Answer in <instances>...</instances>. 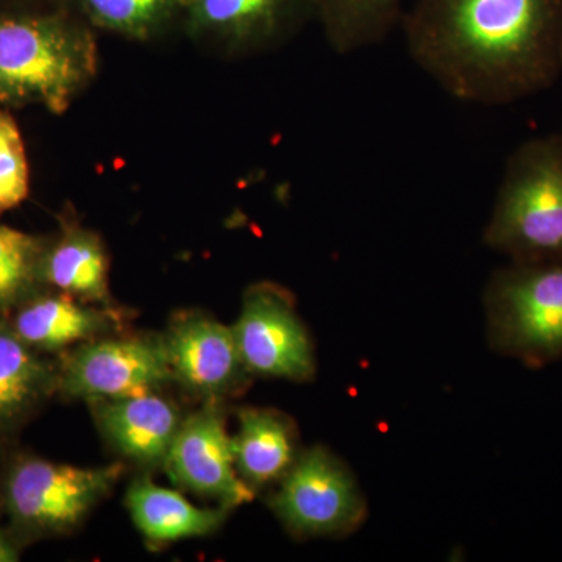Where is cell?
<instances>
[{"label": "cell", "instance_id": "cell-1", "mask_svg": "<svg viewBox=\"0 0 562 562\" xmlns=\"http://www.w3.org/2000/svg\"><path fill=\"white\" fill-rule=\"evenodd\" d=\"M402 24L413 61L461 102L506 105L562 74V0H413Z\"/></svg>", "mask_w": 562, "mask_h": 562}, {"label": "cell", "instance_id": "cell-2", "mask_svg": "<svg viewBox=\"0 0 562 562\" xmlns=\"http://www.w3.org/2000/svg\"><path fill=\"white\" fill-rule=\"evenodd\" d=\"M98 66L94 29L66 7L0 10V106L63 114Z\"/></svg>", "mask_w": 562, "mask_h": 562}, {"label": "cell", "instance_id": "cell-3", "mask_svg": "<svg viewBox=\"0 0 562 562\" xmlns=\"http://www.w3.org/2000/svg\"><path fill=\"white\" fill-rule=\"evenodd\" d=\"M484 244L513 261H562V135L527 140L509 157Z\"/></svg>", "mask_w": 562, "mask_h": 562}, {"label": "cell", "instance_id": "cell-4", "mask_svg": "<svg viewBox=\"0 0 562 562\" xmlns=\"http://www.w3.org/2000/svg\"><path fill=\"white\" fill-rule=\"evenodd\" d=\"M122 462L77 468L16 454L0 476V508L21 543L68 535L120 482Z\"/></svg>", "mask_w": 562, "mask_h": 562}, {"label": "cell", "instance_id": "cell-5", "mask_svg": "<svg viewBox=\"0 0 562 562\" xmlns=\"http://www.w3.org/2000/svg\"><path fill=\"white\" fill-rule=\"evenodd\" d=\"M484 305L495 350L531 366L562 358V261H513L487 283Z\"/></svg>", "mask_w": 562, "mask_h": 562}, {"label": "cell", "instance_id": "cell-6", "mask_svg": "<svg viewBox=\"0 0 562 562\" xmlns=\"http://www.w3.org/2000/svg\"><path fill=\"white\" fill-rule=\"evenodd\" d=\"M269 506L299 538L350 535L368 512L355 476L324 447L299 453Z\"/></svg>", "mask_w": 562, "mask_h": 562}, {"label": "cell", "instance_id": "cell-7", "mask_svg": "<svg viewBox=\"0 0 562 562\" xmlns=\"http://www.w3.org/2000/svg\"><path fill=\"white\" fill-rule=\"evenodd\" d=\"M171 382L161 336H102L79 344L58 362V392L90 403L150 394Z\"/></svg>", "mask_w": 562, "mask_h": 562}, {"label": "cell", "instance_id": "cell-8", "mask_svg": "<svg viewBox=\"0 0 562 562\" xmlns=\"http://www.w3.org/2000/svg\"><path fill=\"white\" fill-rule=\"evenodd\" d=\"M251 375L308 382L316 372L312 338L295 313L292 295L269 281L251 284L232 327Z\"/></svg>", "mask_w": 562, "mask_h": 562}, {"label": "cell", "instance_id": "cell-9", "mask_svg": "<svg viewBox=\"0 0 562 562\" xmlns=\"http://www.w3.org/2000/svg\"><path fill=\"white\" fill-rule=\"evenodd\" d=\"M316 20L314 0H187L181 27L233 57L273 49Z\"/></svg>", "mask_w": 562, "mask_h": 562}, {"label": "cell", "instance_id": "cell-10", "mask_svg": "<svg viewBox=\"0 0 562 562\" xmlns=\"http://www.w3.org/2000/svg\"><path fill=\"white\" fill-rule=\"evenodd\" d=\"M162 468L177 486L225 509L254 501L257 492L236 471L232 436L217 401H205L199 412L181 420Z\"/></svg>", "mask_w": 562, "mask_h": 562}, {"label": "cell", "instance_id": "cell-11", "mask_svg": "<svg viewBox=\"0 0 562 562\" xmlns=\"http://www.w3.org/2000/svg\"><path fill=\"white\" fill-rule=\"evenodd\" d=\"M173 382L217 401L236 395L249 384L232 327L202 313H181L161 336Z\"/></svg>", "mask_w": 562, "mask_h": 562}, {"label": "cell", "instance_id": "cell-12", "mask_svg": "<svg viewBox=\"0 0 562 562\" xmlns=\"http://www.w3.org/2000/svg\"><path fill=\"white\" fill-rule=\"evenodd\" d=\"M116 310L77 301L65 292L44 288L7 317L11 331L40 353H55L74 344L102 338L116 328Z\"/></svg>", "mask_w": 562, "mask_h": 562}, {"label": "cell", "instance_id": "cell-13", "mask_svg": "<svg viewBox=\"0 0 562 562\" xmlns=\"http://www.w3.org/2000/svg\"><path fill=\"white\" fill-rule=\"evenodd\" d=\"M91 405L102 435L122 457L144 468L165 465L183 420L176 403L158 391Z\"/></svg>", "mask_w": 562, "mask_h": 562}, {"label": "cell", "instance_id": "cell-14", "mask_svg": "<svg viewBox=\"0 0 562 562\" xmlns=\"http://www.w3.org/2000/svg\"><path fill=\"white\" fill-rule=\"evenodd\" d=\"M44 288L65 292L77 301L116 310L110 294V257L99 233L79 222H63L55 238L47 239L41 258Z\"/></svg>", "mask_w": 562, "mask_h": 562}, {"label": "cell", "instance_id": "cell-15", "mask_svg": "<svg viewBox=\"0 0 562 562\" xmlns=\"http://www.w3.org/2000/svg\"><path fill=\"white\" fill-rule=\"evenodd\" d=\"M58 392V364L0 321V439L20 430Z\"/></svg>", "mask_w": 562, "mask_h": 562}, {"label": "cell", "instance_id": "cell-16", "mask_svg": "<svg viewBox=\"0 0 562 562\" xmlns=\"http://www.w3.org/2000/svg\"><path fill=\"white\" fill-rule=\"evenodd\" d=\"M238 432L232 436L236 471L258 491L280 482L297 460V435L284 414L273 409L243 408Z\"/></svg>", "mask_w": 562, "mask_h": 562}, {"label": "cell", "instance_id": "cell-17", "mask_svg": "<svg viewBox=\"0 0 562 562\" xmlns=\"http://www.w3.org/2000/svg\"><path fill=\"white\" fill-rule=\"evenodd\" d=\"M125 505L133 524L151 543L202 538L220 530L228 509L198 508L183 495L157 486L150 479H136L128 486Z\"/></svg>", "mask_w": 562, "mask_h": 562}, {"label": "cell", "instance_id": "cell-18", "mask_svg": "<svg viewBox=\"0 0 562 562\" xmlns=\"http://www.w3.org/2000/svg\"><path fill=\"white\" fill-rule=\"evenodd\" d=\"M316 20L338 54L375 46L401 24L403 0H314Z\"/></svg>", "mask_w": 562, "mask_h": 562}, {"label": "cell", "instance_id": "cell-19", "mask_svg": "<svg viewBox=\"0 0 562 562\" xmlns=\"http://www.w3.org/2000/svg\"><path fill=\"white\" fill-rule=\"evenodd\" d=\"M94 31L132 41H151L183 22L187 0H65Z\"/></svg>", "mask_w": 562, "mask_h": 562}, {"label": "cell", "instance_id": "cell-20", "mask_svg": "<svg viewBox=\"0 0 562 562\" xmlns=\"http://www.w3.org/2000/svg\"><path fill=\"white\" fill-rule=\"evenodd\" d=\"M47 239L0 225V321L44 290L41 258Z\"/></svg>", "mask_w": 562, "mask_h": 562}, {"label": "cell", "instance_id": "cell-21", "mask_svg": "<svg viewBox=\"0 0 562 562\" xmlns=\"http://www.w3.org/2000/svg\"><path fill=\"white\" fill-rule=\"evenodd\" d=\"M31 192V171L20 125L0 109V214L20 206Z\"/></svg>", "mask_w": 562, "mask_h": 562}, {"label": "cell", "instance_id": "cell-22", "mask_svg": "<svg viewBox=\"0 0 562 562\" xmlns=\"http://www.w3.org/2000/svg\"><path fill=\"white\" fill-rule=\"evenodd\" d=\"M2 508H0V562L20 561L21 542L13 532L2 525Z\"/></svg>", "mask_w": 562, "mask_h": 562}, {"label": "cell", "instance_id": "cell-23", "mask_svg": "<svg viewBox=\"0 0 562 562\" xmlns=\"http://www.w3.org/2000/svg\"><path fill=\"white\" fill-rule=\"evenodd\" d=\"M65 0H0V10H41L63 7Z\"/></svg>", "mask_w": 562, "mask_h": 562}, {"label": "cell", "instance_id": "cell-24", "mask_svg": "<svg viewBox=\"0 0 562 562\" xmlns=\"http://www.w3.org/2000/svg\"><path fill=\"white\" fill-rule=\"evenodd\" d=\"M561 135H562V133H561Z\"/></svg>", "mask_w": 562, "mask_h": 562}]
</instances>
